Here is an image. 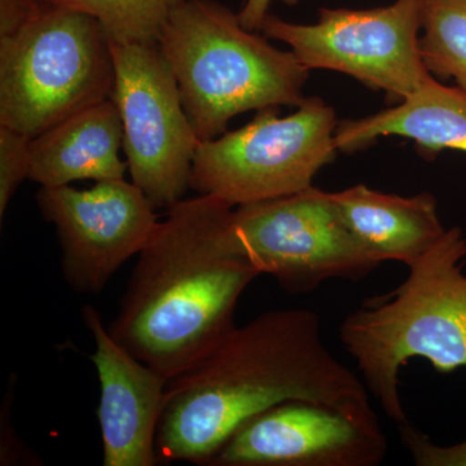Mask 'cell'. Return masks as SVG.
<instances>
[{
    "label": "cell",
    "mask_w": 466,
    "mask_h": 466,
    "mask_svg": "<svg viewBox=\"0 0 466 466\" xmlns=\"http://www.w3.org/2000/svg\"><path fill=\"white\" fill-rule=\"evenodd\" d=\"M366 383L334 357L317 312L271 309L236 327L210 354L167 386L158 462L207 465L242 424L288 400L332 407L381 426Z\"/></svg>",
    "instance_id": "6da1fadb"
},
{
    "label": "cell",
    "mask_w": 466,
    "mask_h": 466,
    "mask_svg": "<svg viewBox=\"0 0 466 466\" xmlns=\"http://www.w3.org/2000/svg\"><path fill=\"white\" fill-rule=\"evenodd\" d=\"M233 208L204 195L167 208L137 254L108 327L122 348L168 381L238 327V300L260 276L236 242Z\"/></svg>",
    "instance_id": "7a4b0ae2"
},
{
    "label": "cell",
    "mask_w": 466,
    "mask_h": 466,
    "mask_svg": "<svg viewBox=\"0 0 466 466\" xmlns=\"http://www.w3.org/2000/svg\"><path fill=\"white\" fill-rule=\"evenodd\" d=\"M466 238L459 227L408 266L400 287L349 314L339 336L361 380L395 424L408 421L400 373L426 359L440 373L466 368Z\"/></svg>",
    "instance_id": "3957f363"
},
{
    "label": "cell",
    "mask_w": 466,
    "mask_h": 466,
    "mask_svg": "<svg viewBox=\"0 0 466 466\" xmlns=\"http://www.w3.org/2000/svg\"><path fill=\"white\" fill-rule=\"evenodd\" d=\"M268 39L217 0H184L168 17L157 45L200 142L227 133L241 113L299 108L308 97L311 70Z\"/></svg>",
    "instance_id": "277c9868"
},
{
    "label": "cell",
    "mask_w": 466,
    "mask_h": 466,
    "mask_svg": "<svg viewBox=\"0 0 466 466\" xmlns=\"http://www.w3.org/2000/svg\"><path fill=\"white\" fill-rule=\"evenodd\" d=\"M116 85L112 42L94 17L50 5L0 38V125L32 140Z\"/></svg>",
    "instance_id": "5b68a950"
},
{
    "label": "cell",
    "mask_w": 466,
    "mask_h": 466,
    "mask_svg": "<svg viewBox=\"0 0 466 466\" xmlns=\"http://www.w3.org/2000/svg\"><path fill=\"white\" fill-rule=\"evenodd\" d=\"M337 125L332 106L318 96L287 116L259 110L249 124L200 143L189 186L232 208L306 191L339 152Z\"/></svg>",
    "instance_id": "8992f818"
},
{
    "label": "cell",
    "mask_w": 466,
    "mask_h": 466,
    "mask_svg": "<svg viewBox=\"0 0 466 466\" xmlns=\"http://www.w3.org/2000/svg\"><path fill=\"white\" fill-rule=\"evenodd\" d=\"M422 0L372 9L323 8L315 24L269 15L260 33L289 46L308 69L333 70L398 104L431 78L420 51Z\"/></svg>",
    "instance_id": "52a82bcc"
},
{
    "label": "cell",
    "mask_w": 466,
    "mask_h": 466,
    "mask_svg": "<svg viewBox=\"0 0 466 466\" xmlns=\"http://www.w3.org/2000/svg\"><path fill=\"white\" fill-rule=\"evenodd\" d=\"M233 233L260 275L290 294L333 279L359 280L379 268L343 222L332 192L306 191L233 208Z\"/></svg>",
    "instance_id": "ba28073f"
},
{
    "label": "cell",
    "mask_w": 466,
    "mask_h": 466,
    "mask_svg": "<svg viewBox=\"0 0 466 466\" xmlns=\"http://www.w3.org/2000/svg\"><path fill=\"white\" fill-rule=\"evenodd\" d=\"M116 85L112 99L124 126L131 182L153 207L170 208L191 189L200 139L187 116L177 79L153 45L112 43Z\"/></svg>",
    "instance_id": "9c48e42d"
},
{
    "label": "cell",
    "mask_w": 466,
    "mask_h": 466,
    "mask_svg": "<svg viewBox=\"0 0 466 466\" xmlns=\"http://www.w3.org/2000/svg\"><path fill=\"white\" fill-rule=\"evenodd\" d=\"M36 204L56 229L64 279L79 293H100L143 250L159 223L146 193L125 179L88 189L42 187Z\"/></svg>",
    "instance_id": "30bf717a"
},
{
    "label": "cell",
    "mask_w": 466,
    "mask_h": 466,
    "mask_svg": "<svg viewBox=\"0 0 466 466\" xmlns=\"http://www.w3.org/2000/svg\"><path fill=\"white\" fill-rule=\"evenodd\" d=\"M388 453L381 426L324 404L288 400L242 422L210 466H377Z\"/></svg>",
    "instance_id": "8fae6325"
},
{
    "label": "cell",
    "mask_w": 466,
    "mask_h": 466,
    "mask_svg": "<svg viewBox=\"0 0 466 466\" xmlns=\"http://www.w3.org/2000/svg\"><path fill=\"white\" fill-rule=\"evenodd\" d=\"M82 318L95 342L104 466L157 465L156 440L170 381L122 348L96 309L86 305Z\"/></svg>",
    "instance_id": "7c38bea8"
},
{
    "label": "cell",
    "mask_w": 466,
    "mask_h": 466,
    "mask_svg": "<svg viewBox=\"0 0 466 466\" xmlns=\"http://www.w3.org/2000/svg\"><path fill=\"white\" fill-rule=\"evenodd\" d=\"M124 126L113 99L100 101L30 140V180L46 188L78 180L125 179L127 162L119 157Z\"/></svg>",
    "instance_id": "4fadbf2b"
},
{
    "label": "cell",
    "mask_w": 466,
    "mask_h": 466,
    "mask_svg": "<svg viewBox=\"0 0 466 466\" xmlns=\"http://www.w3.org/2000/svg\"><path fill=\"white\" fill-rule=\"evenodd\" d=\"M332 198L355 240L380 266L394 260L408 267L447 232L431 193L403 198L358 184Z\"/></svg>",
    "instance_id": "5bb4252c"
},
{
    "label": "cell",
    "mask_w": 466,
    "mask_h": 466,
    "mask_svg": "<svg viewBox=\"0 0 466 466\" xmlns=\"http://www.w3.org/2000/svg\"><path fill=\"white\" fill-rule=\"evenodd\" d=\"M400 137L413 140L425 158L443 150L466 153V95L459 87H447L433 76L395 106L337 125L339 152L368 148L379 137Z\"/></svg>",
    "instance_id": "9a60e30c"
},
{
    "label": "cell",
    "mask_w": 466,
    "mask_h": 466,
    "mask_svg": "<svg viewBox=\"0 0 466 466\" xmlns=\"http://www.w3.org/2000/svg\"><path fill=\"white\" fill-rule=\"evenodd\" d=\"M420 51L431 76L466 95V0H422Z\"/></svg>",
    "instance_id": "2e32d148"
},
{
    "label": "cell",
    "mask_w": 466,
    "mask_h": 466,
    "mask_svg": "<svg viewBox=\"0 0 466 466\" xmlns=\"http://www.w3.org/2000/svg\"><path fill=\"white\" fill-rule=\"evenodd\" d=\"M94 17L116 45L157 43L168 17L184 0H48Z\"/></svg>",
    "instance_id": "e0dca14e"
},
{
    "label": "cell",
    "mask_w": 466,
    "mask_h": 466,
    "mask_svg": "<svg viewBox=\"0 0 466 466\" xmlns=\"http://www.w3.org/2000/svg\"><path fill=\"white\" fill-rule=\"evenodd\" d=\"M32 150L30 140L14 128L0 125V220L18 187L30 179Z\"/></svg>",
    "instance_id": "ac0fdd59"
},
{
    "label": "cell",
    "mask_w": 466,
    "mask_h": 466,
    "mask_svg": "<svg viewBox=\"0 0 466 466\" xmlns=\"http://www.w3.org/2000/svg\"><path fill=\"white\" fill-rule=\"evenodd\" d=\"M398 433L417 466H466V441L453 446H438L428 435L410 424H398Z\"/></svg>",
    "instance_id": "d6986e66"
},
{
    "label": "cell",
    "mask_w": 466,
    "mask_h": 466,
    "mask_svg": "<svg viewBox=\"0 0 466 466\" xmlns=\"http://www.w3.org/2000/svg\"><path fill=\"white\" fill-rule=\"evenodd\" d=\"M50 5L48 0H0V38L18 32Z\"/></svg>",
    "instance_id": "ffe728a7"
},
{
    "label": "cell",
    "mask_w": 466,
    "mask_h": 466,
    "mask_svg": "<svg viewBox=\"0 0 466 466\" xmlns=\"http://www.w3.org/2000/svg\"><path fill=\"white\" fill-rule=\"evenodd\" d=\"M272 0H244L238 17L242 26L251 32H260L266 17L268 16L269 5Z\"/></svg>",
    "instance_id": "44dd1931"
},
{
    "label": "cell",
    "mask_w": 466,
    "mask_h": 466,
    "mask_svg": "<svg viewBox=\"0 0 466 466\" xmlns=\"http://www.w3.org/2000/svg\"><path fill=\"white\" fill-rule=\"evenodd\" d=\"M283 2L288 5H299V0H283Z\"/></svg>",
    "instance_id": "7402d4cb"
}]
</instances>
